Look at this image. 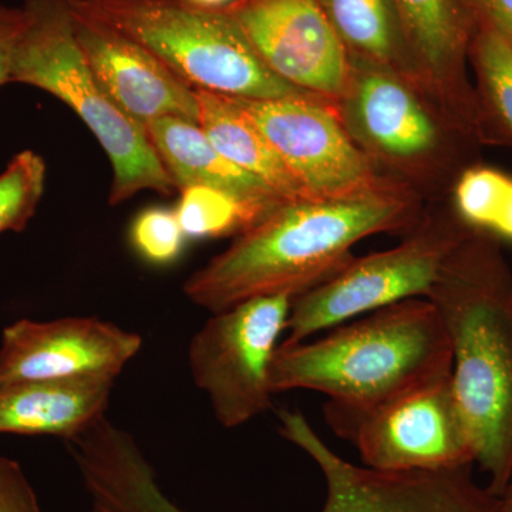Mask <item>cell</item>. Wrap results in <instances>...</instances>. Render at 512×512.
Instances as JSON below:
<instances>
[{
    "label": "cell",
    "mask_w": 512,
    "mask_h": 512,
    "mask_svg": "<svg viewBox=\"0 0 512 512\" xmlns=\"http://www.w3.org/2000/svg\"><path fill=\"white\" fill-rule=\"evenodd\" d=\"M397 187L340 198L282 202L185 281V296L211 313L259 296H299L338 272L357 242L417 224Z\"/></svg>",
    "instance_id": "6da1fadb"
},
{
    "label": "cell",
    "mask_w": 512,
    "mask_h": 512,
    "mask_svg": "<svg viewBox=\"0 0 512 512\" xmlns=\"http://www.w3.org/2000/svg\"><path fill=\"white\" fill-rule=\"evenodd\" d=\"M427 299L450 339L451 383L474 463L501 497L512 478V272L501 242L471 229Z\"/></svg>",
    "instance_id": "7a4b0ae2"
},
{
    "label": "cell",
    "mask_w": 512,
    "mask_h": 512,
    "mask_svg": "<svg viewBox=\"0 0 512 512\" xmlns=\"http://www.w3.org/2000/svg\"><path fill=\"white\" fill-rule=\"evenodd\" d=\"M453 352L427 298L394 303L328 335L284 342L271 365L272 392L313 390L329 397L325 416H355L451 375Z\"/></svg>",
    "instance_id": "3957f363"
},
{
    "label": "cell",
    "mask_w": 512,
    "mask_h": 512,
    "mask_svg": "<svg viewBox=\"0 0 512 512\" xmlns=\"http://www.w3.org/2000/svg\"><path fill=\"white\" fill-rule=\"evenodd\" d=\"M25 23L16 42L9 83L28 84L66 104L89 127L113 168L110 204L143 191H177L146 128L114 103L74 36L69 0H25Z\"/></svg>",
    "instance_id": "277c9868"
},
{
    "label": "cell",
    "mask_w": 512,
    "mask_h": 512,
    "mask_svg": "<svg viewBox=\"0 0 512 512\" xmlns=\"http://www.w3.org/2000/svg\"><path fill=\"white\" fill-rule=\"evenodd\" d=\"M69 2L153 53L191 89L251 100L316 96L272 73L224 9L195 8L183 0Z\"/></svg>",
    "instance_id": "5b68a950"
},
{
    "label": "cell",
    "mask_w": 512,
    "mask_h": 512,
    "mask_svg": "<svg viewBox=\"0 0 512 512\" xmlns=\"http://www.w3.org/2000/svg\"><path fill=\"white\" fill-rule=\"evenodd\" d=\"M471 229L453 215L417 222L402 244L352 258L325 281L296 296L285 342L308 340L350 319L414 298H429L454 249Z\"/></svg>",
    "instance_id": "8992f818"
},
{
    "label": "cell",
    "mask_w": 512,
    "mask_h": 512,
    "mask_svg": "<svg viewBox=\"0 0 512 512\" xmlns=\"http://www.w3.org/2000/svg\"><path fill=\"white\" fill-rule=\"evenodd\" d=\"M296 296H259L212 318L188 346V365L225 429L248 423L272 407L271 365Z\"/></svg>",
    "instance_id": "52a82bcc"
},
{
    "label": "cell",
    "mask_w": 512,
    "mask_h": 512,
    "mask_svg": "<svg viewBox=\"0 0 512 512\" xmlns=\"http://www.w3.org/2000/svg\"><path fill=\"white\" fill-rule=\"evenodd\" d=\"M352 441L372 470L386 473L453 470L474 464L473 443L451 375L440 377L355 416H326Z\"/></svg>",
    "instance_id": "ba28073f"
},
{
    "label": "cell",
    "mask_w": 512,
    "mask_h": 512,
    "mask_svg": "<svg viewBox=\"0 0 512 512\" xmlns=\"http://www.w3.org/2000/svg\"><path fill=\"white\" fill-rule=\"evenodd\" d=\"M308 197L340 200L393 187L376 173L340 116L338 101L320 96L237 99Z\"/></svg>",
    "instance_id": "9c48e42d"
},
{
    "label": "cell",
    "mask_w": 512,
    "mask_h": 512,
    "mask_svg": "<svg viewBox=\"0 0 512 512\" xmlns=\"http://www.w3.org/2000/svg\"><path fill=\"white\" fill-rule=\"evenodd\" d=\"M224 10L272 73L323 99H342L352 64L319 0H237Z\"/></svg>",
    "instance_id": "30bf717a"
},
{
    "label": "cell",
    "mask_w": 512,
    "mask_h": 512,
    "mask_svg": "<svg viewBox=\"0 0 512 512\" xmlns=\"http://www.w3.org/2000/svg\"><path fill=\"white\" fill-rule=\"evenodd\" d=\"M143 339L97 318L20 319L2 333L0 386L30 380L117 379Z\"/></svg>",
    "instance_id": "8fae6325"
},
{
    "label": "cell",
    "mask_w": 512,
    "mask_h": 512,
    "mask_svg": "<svg viewBox=\"0 0 512 512\" xmlns=\"http://www.w3.org/2000/svg\"><path fill=\"white\" fill-rule=\"evenodd\" d=\"M350 64L339 111L350 136L367 156L413 165L439 154L446 141L443 128L421 103L414 84L365 60L350 57Z\"/></svg>",
    "instance_id": "7c38bea8"
},
{
    "label": "cell",
    "mask_w": 512,
    "mask_h": 512,
    "mask_svg": "<svg viewBox=\"0 0 512 512\" xmlns=\"http://www.w3.org/2000/svg\"><path fill=\"white\" fill-rule=\"evenodd\" d=\"M414 72L454 127L485 143L476 90L467 76L478 26L471 0H396Z\"/></svg>",
    "instance_id": "4fadbf2b"
},
{
    "label": "cell",
    "mask_w": 512,
    "mask_h": 512,
    "mask_svg": "<svg viewBox=\"0 0 512 512\" xmlns=\"http://www.w3.org/2000/svg\"><path fill=\"white\" fill-rule=\"evenodd\" d=\"M72 15L74 36L84 60L130 119L144 128L161 117L198 124L200 106L195 90L153 53L100 20L73 9Z\"/></svg>",
    "instance_id": "5bb4252c"
},
{
    "label": "cell",
    "mask_w": 512,
    "mask_h": 512,
    "mask_svg": "<svg viewBox=\"0 0 512 512\" xmlns=\"http://www.w3.org/2000/svg\"><path fill=\"white\" fill-rule=\"evenodd\" d=\"M116 379L30 380L0 386V434L64 441L106 416Z\"/></svg>",
    "instance_id": "9a60e30c"
},
{
    "label": "cell",
    "mask_w": 512,
    "mask_h": 512,
    "mask_svg": "<svg viewBox=\"0 0 512 512\" xmlns=\"http://www.w3.org/2000/svg\"><path fill=\"white\" fill-rule=\"evenodd\" d=\"M146 131L177 191L205 185L265 211L275 210L288 201L264 181L222 156L198 124L161 117L150 121Z\"/></svg>",
    "instance_id": "2e32d148"
},
{
    "label": "cell",
    "mask_w": 512,
    "mask_h": 512,
    "mask_svg": "<svg viewBox=\"0 0 512 512\" xmlns=\"http://www.w3.org/2000/svg\"><path fill=\"white\" fill-rule=\"evenodd\" d=\"M195 94L200 106L198 126L222 156L264 181L285 200L311 198L234 97L204 90H195Z\"/></svg>",
    "instance_id": "e0dca14e"
},
{
    "label": "cell",
    "mask_w": 512,
    "mask_h": 512,
    "mask_svg": "<svg viewBox=\"0 0 512 512\" xmlns=\"http://www.w3.org/2000/svg\"><path fill=\"white\" fill-rule=\"evenodd\" d=\"M349 56L420 86L396 0H319Z\"/></svg>",
    "instance_id": "ac0fdd59"
},
{
    "label": "cell",
    "mask_w": 512,
    "mask_h": 512,
    "mask_svg": "<svg viewBox=\"0 0 512 512\" xmlns=\"http://www.w3.org/2000/svg\"><path fill=\"white\" fill-rule=\"evenodd\" d=\"M468 62L476 73V97L485 143L512 147V42L478 23Z\"/></svg>",
    "instance_id": "d6986e66"
},
{
    "label": "cell",
    "mask_w": 512,
    "mask_h": 512,
    "mask_svg": "<svg viewBox=\"0 0 512 512\" xmlns=\"http://www.w3.org/2000/svg\"><path fill=\"white\" fill-rule=\"evenodd\" d=\"M454 212L473 231L512 244V175L467 165L454 185Z\"/></svg>",
    "instance_id": "ffe728a7"
},
{
    "label": "cell",
    "mask_w": 512,
    "mask_h": 512,
    "mask_svg": "<svg viewBox=\"0 0 512 512\" xmlns=\"http://www.w3.org/2000/svg\"><path fill=\"white\" fill-rule=\"evenodd\" d=\"M180 194L175 212L184 234L192 239L238 237L271 212L205 185H191Z\"/></svg>",
    "instance_id": "44dd1931"
},
{
    "label": "cell",
    "mask_w": 512,
    "mask_h": 512,
    "mask_svg": "<svg viewBox=\"0 0 512 512\" xmlns=\"http://www.w3.org/2000/svg\"><path fill=\"white\" fill-rule=\"evenodd\" d=\"M46 187V163L25 150L0 174V234L22 232L35 217Z\"/></svg>",
    "instance_id": "7402d4cb"
},
{
    "label": "cell",
    "mask_w": 512,
    "mask_h": 512,
    "mask_svg": "<svg viewBox=\"0 0 512 512\" xmlns=\"http://www.w3.org/2000/svg\"><path fill=\"white\" fill-rule=\"evenodd\" d=\"M187 239L177 212L163 207L141 211L130 228L131 245L144 261L153 265H170L177 261Z\"/></svg>",
    "instance_id": "603a6c76"
},
{
    "label": "cell",
    "mask_w": 512,
    "mask_h": 512,
    "mask_svg": "<svg viewBox=\"0 0 512 512\" xmlns=\"http://www.w3.org/2000/svg\"><path fill=\"white\" fill-rule=\"evenodd\" d=\"M0 512H42L25 471L5 456H0Z\"/></svg>",
    "instance_id": "cb8c5ba5"
},
{
    "label": "cell",
    "mask_w": 512,
    "mask_h": 512,
    "mask_svg": "<svg viewBox=\"0 0 512 512\" xmlns=\"http://www.w3.org/2000/svg\"><path fill=\"white\" fill-rule=\"evenodd\" d=\"M25 15L22 6L9 8L0 3V87L9 84L13 52L22 32Z\"/></svg>",
    "instance_id": "d4e9b609"
},
{
    "label": "cell",
    "mask_w": 512,
    "mask_h": 512,
    "mask_svg": "<svg viewBox=\"0 0 512 512\" xmlns=\"http://www.w3.org/2000/svg\"><path fill=\"white\" fill-rule=\"evenodd\" d=\"M478 23L490 26L512 42V0H471Z\"/></svg>",
    "instance_id": "484cf974"
},
{
    "label": "cell",
    "mask_w": 512,
    "mask_h": 512,
    "mask_svg": "<svg viewBox=\"0 0 512 512\" xmlns=\"http://www.w3.org/2000/svg\"><path fill=\"white\" fill-rule=\"evenodd\" d=\"M188 5L195 6V8L208 9V10H222L231 6L237 0H183Z\"/></svg>",
    "instance_id": "4316f807"
},
{
    "label": "cell",
    "mask_w": 512,
    "mask_h": 512,
    "mask_svg": "<svg viewBox=\"0 0 512 512\" xmlns=\"http://www.w3.org/2000/svg\"><path fill=\"white\" fill-rule=\"evenodd\" d=\"M501 500H503L505 512H512V478L510 484H508L507 490L501 495Z\"/></svg>",
    "instance_id": "83f0119b"
},
{
    "label": "cell",
    "mask_w": 512,
    "mask_h": 512,
    "mask_svg": "<svg viewBox=\"0 0 512 512\" xmlns=\"http://www.w3.org/2000/svg\"><path fill=\"white\" fill-rule=\"evenodd\" d=\"M157 512H187L184 511L181 507H171V508H165V510L157 511Z\"/></svg>",
    "instance_id": "f1b7e54d"
}]
</instances>
